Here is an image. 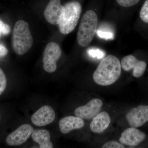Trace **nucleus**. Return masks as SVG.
<instances>
[{
    "instance_id": "nucleus-20",
    "label": "nucleus",
    "mask_w": 148,
    "mask_h": 148,
    "mask_svg": "<svg viewBox=\"0 0 148 148\" xmlns=\"http://www.w3.org/2000/svg\"><path fill=\"white\" fill-rule=\"evenodd\" d=\"M102 148H124L125 147L121 143L115 141H110L104 144Z\"/></svg>"
},
{
    "instance_id": "nucleus-3",
    "label": "nucleus",
    "mask_w": 148,
    "mask_h": 148,
    "mask_svg": "<svg viewBox=\"0 0 148 148\" xmlns=\"http://www.w3.org/2000/svg\"><path fill=\"white\" fill-rule=\"evenodd\" d=\"M98 18L93 10L87 11L83 15L77 34V41L80 46L86 47L92 41L97 32Z\"/></svg>"
},
{
    "instance_id": "nucleus-2",
    "label": "nucleus",
    "mask_w": 148,
    "mask_h": 148,
    "mask_svg": "<svg viewBox=\"0 0 148 148\" xmlns=\"http://www.w3.org/2000/svg\"><path fill=\"white\" fill-rule=\"evenodd\" d=\"M33 42L28 22L23 20L16 21L12 38V45L14 52L18 55L25 54L32 47Z\"/></svg>"
},
{
    "instance_id": "nucleus-12",
    "label": "nucleus",
    "mask_w": 148,
    "mask_h": 148,
    "mask_svg": "<svg viewBox=\"0 0 148 148\" xmlns=\"http://www.w3.org/2000/svg\"><path fill=\"white\" fill-rule=\"evenodd\" d=\"M146 138L145 132L135 127H130L122 132L119 141L123 145L129 147H135L142 143Z\"/></svg>"
},
{
    "instance_id": "nucleus-6",
    "label": "nucleus",
    "mask_w": 148,
    "mask_h": 148,
    "mask_svg": "<svg viewBox=\"0 0 148 148\" xmlns=\"http://www.w3.org/2000/svg\"><path fill=\"white\" fill-rule=\"evenodd\" d=\"M125 118L131 127L143 126L148 121V106L140 105L133 108L127 112Z\"/></svg>"
},
{
    "instance_id": "nucleus-7",
    "label": "nucleus",
    "mask_w": 148,
    "mask_h": 148,
    "mask_svg": "<svg viewBox=\"0 0 148 148\" xmlns=\"http://www.w3.org/2000/svg\"><path fill=\"white\" fill-rule=\"evenodd\" d=\"M103 101L98 98L90 100L84 106L77 108L74 111L75 116L83 119H92L100 112Z\"/></svg>"
},
{
    "instance_id": "nucleus-23",
    "label": "nucleus",
    "mask_w": 148,
    "mask_h": 148,
    "mask_svg": "<svg viewBox=\"0 0 148 148\" xmlns=\"http://www.w3.org/2000/svg\"><path fill=\"white\" fill-rule=\"evenodd\" d=\"M8 53V50L3 45H0V56L1 58L4 57Z\"/></svg>"
},
{
    "instance_id": "nucleus-16",
    "label": "nucleus",
    "mask_w": 148,
    "mask_h": 148,
    "mask_svg": "<svg viewBox=\"0 0 148 148\" xmlns=\"http://www.w3.org/2000/svg\"><path fill=\"white\" fill-rule=\"evenodd\" d=\"M140 16L141 20L148 24V0H146L140 10Z\"/></svg>"
},
{
    "instance_id": "nucleus-21",
    "label": "nucleus",
    "mask_w": 148,
    "mask_h": 148,
    "mask_svg": "<svg viewBox=\"0 0 148 148\" xmlns=\"http://www.w3.org/2000/svg\"><path fill=\"white\" fill-rule=\"evenodd\" d=\"M11 31L10 27L9 25L5 24L1 20L0 21V34L1 37L2 36L8 35Z\"/></svg>"
},
{
    "instance_id": "nucleus-18",
    "label": "nucleus",
    "mask_w": 148,
    "mask_h": 148,
    "mask_svg": "<svg viewBox=\"0 0 148 148\" xmlns=\"http://www.w3.org/2000/svg\"><path fill=\"white\" fill-rule=\"evenodd\" d=\"M120 5L124 7H130L137 4L140 0H116Z\"/></svg>"
},
{
    "instance_id": "nucleus-8",
    "label": "nucleus",
    "mask_w": 148,
    "mask_h": 148,
    "mask_svg": "<svg viewBox=\"0 0 148 148\" xmlns=\"http://www.w3.org/2000/svg\"><path fill=\"white\" fill-rule=\"evenodd\" d=\"M65 11L60 0H50L44 11L46 21L52 25H58L63 18Z\"/></svg>"
},
{
    "instance_id": "nucleus-10",
    "label": "nucleus",
    "mask_w": 148,
    "mask_h": 148,
    "mask_svg": "<svg viewBox=\"0 0 148 148\" xmlns=\"http://www.w3.org/2000/svg\"><path fill=\"white\" fill-rule=\"evenodd\" d=\"M121 68L126 72L132 70V75L140 77L145 73L147 64L145 61H140L134 56L130 54L125 56L121 61Z\"/></svg>"
},
{
    "instance_id": "nucleus-14",
    "label": "nucleus",
    "mask_w": 148,
    "mask_h": 148,
    "mask_svg": "<svg viewBox=\"0 0 148 148\" xmlns=\"http://www.w3.org/2000/svg\"><path fill=\"white\" fill-rule=\"evenodd\" d=\"M110 123L109 114L104 111L101 112L92 119L90 124V130L94 133H101L108 127Z\"/></svg>"
},
{
    "instance_id": "nucleus-17",
    "label": "nucleus",
    "mask_w": 148,
    "mask_h": 148,
    "mask_svg": "<svg viewBox=\"0 0 148 148\" xmlns=\"http://www.w3.org/2000/svg\"><path fill=\"white\" fill-rule=\"evenodd\" d=\"M7 84V79L5 75L1 69H0V95L5 90Z\"/></svg>"
},
{
    "instance_id": "nucleus-19",
    "label": "nucleus",
    "mask_w": 148,
    "mask_h": 148,
    "mask_svg": "<svg viewBox=\"0 0 148 148\" xmlns=\"http://www.w3.org/2000/svg\"><path fill=\"white\" fill-rule=\"evenodd\" d=\"M88 53V55L92 58H97L98 59L103 58L105 56V53L102 51L95 49H89Z\"/></svg>"
},
{
    "instance_id": "nucleus-11",
    "label": "nucleus",
    "mask_w": 148,
    "mask_h": 148,
    "mask_svg": "<svg viewBox=\"0 0 148 148\" xmlns=\"http://www.w3.org/2000/svg\"><path fill=\"white\" fill-rule=\"evenodd\" d=\"M56 114L54 110L50 106H45L41 107L33 114L31 120L37 126H45L53 122Z\"/></svg>"
},
{
    "instance_id": "nucleus-5",
    "label": "nucleus",
    "mask_w": 148,
    "mask_h": 148,
    "mask_svg": "<svg viewBox=\"0 0 148 148\" xmlns=\"http://www.w3.org/2000/svg\"><path fill=\"white\" fill-rule=\"evenodd\" d=\"M61 50L56 43H49L46 46L43 56V69L48 73H53L57 69L56 63L61 57Z\"/></svg>"
},
{
    "instance_id": "nucleus-1",
    "label": "nucleus",
    "mask_w": 148,
    "mask_h": 148,
    "mask_svg": "<svg viewBox=\"0 0 148 148\" xmlns=\"http://www.w3.org/2000/svg\"><path fill=\"white\" fill-rule=\"evenodd\" d=\"M121 68L118 58L114 56H108L101 61L93 73V80L102 86L113 84L120 77Z\"/></svg>"
},
{
    "instance_id": "nucleus-13",
    "label": "nucleus",
    "mask_w": 148,
    "mask_h": 148,
    "mask_svg": "<svg viewBox=\"0 0 148 148\" xmlns=\"http://www.w3.org/2000/svg\"><path fill=\"white\" fill-rule=\"evenodd\" d=\"M84 125L83 119L76 116L65 117L59 122L60 130L63 134L69 133L74 130L81 129Z\"/></svg>"
},
{
    "instance_id": "nucleus-4",
    "label": "nucleus",
    "mask_w": 148,
    "mask_h": 148,
    "mask_svg": "<svg viewBox=\"0 0 148 148\" xmlns=\"http://www.w3.org/2000/svg\"><path fill=\"white\" fill-rule=\"evenodd\" d=\"M64 7V16L58 25L61 34L67 35L76 27L81 13L82 6L79 2L73 1L66 3Z\"/></svg>"
},
{
    "instance_id": "nucleus-22",
    "label": "nucleus",
    "mask_w": 148,
    "mask_h": 148,
    "mask_svg": "<svg viewBox=\"0 0 148 148\" xmlns=\"http://www.w3.org/2000/svg\"><path fill=\"white\" fill-rule=\"evenodd\" d=\"M97 35L100 38L109 39L113 38L114 35L110 32H103V31L98 30L97 32Z\"/></svg>"
},
{
    "instance_id": "nucleus-15",
    "label": "nucleus",
    "mask_w": 148,
    "mask_h": 148,
    "mask_svg": "<svg viewBox=\"0 0 148 148\" xmlns=\"http://www.w3.org/2000/svg\"><path fill=\"white\" fill-rule=\"evenodd\" d=\"M32 139L39 145L40 148H52L53 145L50 141V135L47 130L36 129L32 134Z\"/></svg>"
},
{
    "instance_id": "nucleus-9",
    "label": "nucleus",
    "mask_w": 148,
    "mask_h": 148,
    "mask_svg": "<svg viewBox=\"0 0 148 148\" xmlns=\"http://www.w3.org/2000/svg\"><path fill=\"white\" fill-rule=\"evenodd\" d=\"M33 131V127L30 125H22L8 136L6 143L9 146L20 145L28 140Z\"/></svg>"
}]
</instances>
